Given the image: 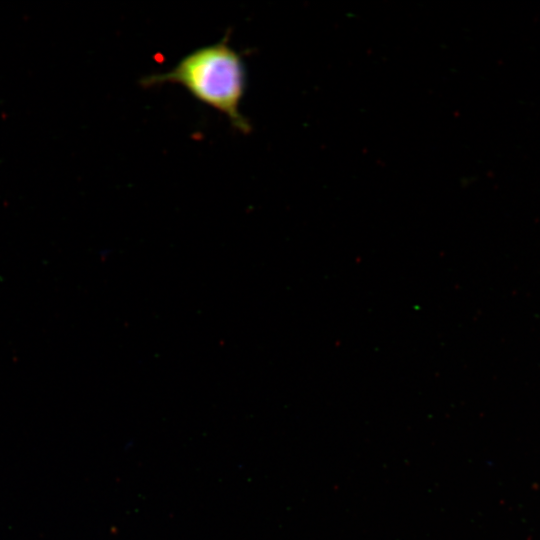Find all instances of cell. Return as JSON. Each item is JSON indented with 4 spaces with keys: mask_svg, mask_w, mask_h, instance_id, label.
Listing matches in <instances>:
<instances>
[{
    "mask_svg": "<svg viewBox=\"0 0 540 540\" xmlns=\"http://www.w3.org/2000/svg\"><path fill=\"white\" fill-rule=\"evenodd\" d=\"M140 82L145 88L181 85L198 101L224 114L239 132L248 134L252 129L239 109L246 89L245 63L227 38L193 50L169 71L150 74Z\"/></svg>",
    "mask_w": 540,
    "mask_h": 540,
    "instance_id": "cell-1",
    "label": "cell"
}]
</instances>
